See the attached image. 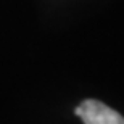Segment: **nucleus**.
<instances>
[{
  "mask_svg": "<svg viewBox=\"0 0 124 124\" xmlns=\"http://www.w3.org/2000/svg\"><path fill=\"white\" fill-rule=\"evenodd\" d=\"M74 113L84 124H124V118L118 111L97 100H84Z\"/></svg>",
  "mask_w": 124,
  "mask_h": 124,
  "instance_id": "f257e3e1",
  "label": "nucleus"
}]
</instances>
